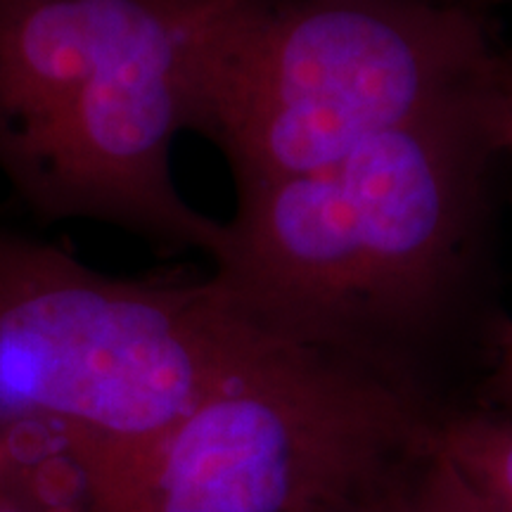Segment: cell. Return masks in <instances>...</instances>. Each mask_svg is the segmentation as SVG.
<instances>
[{
	"label": "cell",
	"mask_w": 512,
	"mask_h": 512,
	"mask_svg": "<svg viewBox=\"0 0 512 512\" xmlns=\"http://www.w3.org/2000/svg\"><path fill=\"white\" fill-rule=\"evenodd\" d=\"M494 387L501 403L505 406V413L512 415V323L505 330L501 342V354H498V366L494 375Z\"/></svg>",
	"instance_id": "obj_9"
},
{
	"label": "cell",
	"mask_w": 512,
	"mask_h": 512,
	"mask_svg": "<svg viewBox=\"0 0 512 512\" xmlns=\"http://www.w3.org/2000/svg\"><path fill=\"white\" fill-rule=\"evenodd\" d=\"M273 330L211 275H117L0 226V465H64L91 512Z\"/></svg>",
	"instance_id": "obj_3"
},
{
	"label": "cell",
	"mask_w": 512,
	"mask_h": 512,
	"mask_svg": "<svg viewBox=\"0 0 512 512\" xmlns=\"http://www.w3.org/2000/svg\"><path fill=\"white\" fill-rule=\"evenodd\" d=\"M439 413L408 384L271 332L98 512H337Z\"/></svg>",
	"instance_id": "obj_5"
},
{
	"label": "cell",
	"mask_w": 512,
	"mask_h": 512,
	"mask_svg": "<svg viewBox=\"0 0 512 512\" xmlns=\"http://www.w3.org/2000/svg\"><path fill=\"white\" fill-rule=\"evenodd\" d=\"M491 128L503 157L512 159V62L505 60L489 98Z\"/></svg>",
	"instance_id": "obj_8"
},
{
	"label": "cell",
	"mask_w": 512,
	"mask_h": 512,
	"mask_svg": "<svg viewBox=\"0 0 512 512\" xmlns=\"http://www.w3.org/2000/svg\"><path fill=\"white\" fill-rule=\"evenodd\" d=\"M242 0H0V178L38 219L211 259L178 188L204 72Z\"/></svg>",
	"instance_id": "obj_2"
},
{
	"label": "cell",
	"mask_w": 512,
	"mask_h": 512,
	"mask_svg": "<svg viewBox=\"0 0 512 512\" xmlns=\"http://www.w3.org/2000/svg\"><path fill=\"white\" fill-rule=\"evenodd\" d=\"M503 57L475 10L434 0H242L207 64L195 133L235 192L325 169L486 91Z\"/></svg>",
	"instance_id": "obj_4"
},
{
	"label": "cell",
	"mask_w": 512,
	"mask_h": 512,
	"mask_svg": "<svg viewBox=\"0 0 512 512\" xmlns=\"http://www.w3.org/2000/svg\"><path fill=\"white\" fill-rule=\"evenodd\" d=\"M434 430V425H432ZM337 512H501L496 510L432 441L403 453L368 479Z\"/></svg>",
	"instance_id": "obj_6"
},
{
	"label": "cell",
	"mask_w": 512,
	"mask_h": 512,
	"mask_svg": "<svg viewBox=\"0 0 512 512\" xmlns=\"http://www.w3.org/2000/svg\"><path fill=\"white\" fill-rule=\"evenodd\" d=\"M494 83L342 162L235 192L211 275L264 328L425 394L418 358L482 266L503 157Z\"/></svg>",
	"instance_id": "obj_1"
},
{
	"label": "cell",
	"mask_w": 512,
	"mask_h": 512,
	"mask_svg": "<svg viewBox=\"0 0 512 512\" xmlns=\"http://www.w3.org/2000/svg\"><path fill=\"white\" fill-rule=\"evenodd\" d=\"M437 451L501 512H512V415L439 413Z\"/></svg>",
	"instance_id": "obj_7"
},
{
	"label": "cell",
	"mask_w": 512,
	"mask_h": 512,
	"mask_svg": "<svg viewBox=\"0 0 512 512\" xmlns=\"http://www.w3.org/2000/svg\"><path fill=\"white\" fill-rule=\"evenodd\" d=\"M0 512H15V510H12L10 505H5L3 501H0Z\"/></svg>",
	"instance_id": "obj_10"
}]
</instances>
